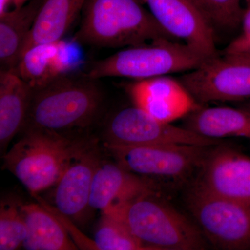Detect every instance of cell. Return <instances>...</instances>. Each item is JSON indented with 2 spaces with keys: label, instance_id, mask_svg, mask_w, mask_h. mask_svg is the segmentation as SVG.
Listing matches in <instances>:
<instances>
[{
  "label": "cell",
  "instance_id": "obj_22",
  "mask_svg": "<svg viewBox=\"0 0 250 250\" xmlns=\"http://www.w3.org/2000/svg\"><path fill=\"white\" fill-rule=\"evenodd\" d=\"M14 198L2 199L0 204V250H15L22 247L27 229L21 206Z\"/></svg>",
  "mask_w": 250,
  "mask_h": 250
},
{
  "label": "cell",
  "instance_id": "obj_6",
  "mask_svg": "<svg viewBox=\"0 0 250 250\" xmlns=\"http://www.w3.org/2000/svg\"><path fill=\"white\" fill-rule=\"evenodd\" d=\"M125 170L142 177L156 188H180L197 175L211 146L190 145L106 146Z\"/></svg>",
  "mask_w": 250,
  "mask_h": 250
},
{
  "label": "cell",
  "instance_id": "obj_7",
  "mask_svg": "<svg viewBox=\"0 0 250 250\" xmlns=\"http://www.w3.org/2000/svg\"><path fill=\"white\" fill-rule=\"evenodd\" d=\"M186 202L200 231L213 246L250 249V201L213 196L190 184Z\"/></svg>",
  "mask_w": 250,
  "mask_h": 250
},
{
  "label": "cell",
  "instance_id": "obj_15",
  "mask_svg": "<svg viewBox=\"0 0 250 250\" xmlns=\"http://www.w3.org/2000/svg\"><path fill=\"white\" fill-rule=\"evenodd\" d=\"M77 63L70 45L61 40L31 47L9 71L21 77L34 90L72 73Z\"/></svg>",
  "mask_w": 250,
  "mask_h": 250
},
{
  "label": "cell",
  "instance_id": "obj_1",
  "mask_svg": "<svg viewBox=\"0 0 250 250\" xmlns=\"http://www.w3.org/2000/svg\"><path fill=\"white\" fill-rule=\"evenodd\" d=\"M143 4L142 0H86L73 40L100 48L177 41Z\"/></svg>",
  "mask_w": 250,
  "mask_h": 250
},
{
  "label": "cell",
  "instance_id": "obj_17",
  "mask_svg": "<svg viewBox=\"0 0 250 250\" xmlns=\"http://www.w3.org/2000/svg\"><path fill=\"white\" fill-rule=\"evenodd\" d=\"M184 118V128L203 137L215 140L228 137L250 139V111L245 108L201 106Z\"/></svg>",
  "mask_w": 250,
  "mask_h": 250
},
{
  "label": "cell",
  "instance_id": "obj_21",
  "mask_svg": "<svg viewBox=\"0 0 250 250\" xmlns=\"http://www.w3.org/2000/svg\"><path fill=\"white\" fill-rule=\"evenodd\" d=\"M98 250H150L116 215L103 213L94 236Z\"/></svg>",
  "mask_w": 250,
  "mask_h": 250
},
{
  "label": "cell",
  "instance_id": "obj_18",
  "mask_svg": "<svg viewBox=\"0 0 250 250\" xmlns=\"http://www.w3.org/2000/svg\"><path fill=\"white\" fill-rule=\"evenodd\" d=\"M85 1L42 0L21 57L34 46L63 40L81 16Z\"/></svg>",
  "mask_w": 250,
  "mask_h": 250
},
{
  "label": "cell",
  "instance_id": "obj_24",
  "mask_svg": "<svg viewBox=\"0 0 250 250\" xmlns=\"http://www.w3.org/2000/svg\"><path fill=\"white\" fill-rule=\"evenodd\" d=\"M242 25L243 32L241 35L228 46L223 52V55L250 52V7L245 11Z\"/></svg>",
  "mask_w": 250,
  "mask_h": 250
},
{
  "label": "cell",
  "instance_id": "obj_13",
  "mask_svg": "<svg viewBox=\"0 0 250 250\" xmlns=\"http://www.w3.org/2000/svg\"><path fill=\"white\" fill-rule=\"evenodd\" d=\"M155 186L116 163L102 162L94 174L89 207L103 213L120 209L128 202L147 194H156Z\"/></svg>",
  "mask_w": 250,
  "mask_h": 250
},
{
  "label": "cell",
  "instance_id": "obj_4",
  "mask_svg": "<svg viewBox=\"0 0 250 250\" xmlns=\"http://www.w3.org/2000/svg\"><path fill=\"white\" fill-rule=\"evenodd\" d=\"M156 194L141 195L111 213L150 250H201L207 248L198 226Z\"/></svg>",
  "mask_w": 250,
  "mask_h": 250
},
{
  "label": "cell",
  "instance_id": "obj_10",
  "mask_svg": "<svg viewBox=\"0 0 250 250\" xmlns=\"http://www.w3.org/2000/svg\"><path fill=\"white\" fill-rule=\"evenodd\" d=\"M190 184L213 196L250 201V158L223 143L211 146Z\"/></svg>",
  "mask_w": 250,
  "mask_h": 250
},
{
  "label": "cell",
  "instance_id": "obj_12",
  "mask_svg": "<svg viewBox=\"0 0 250 250\" xmlns=\"http://www.w3.org/2000/svg\"><path fill=\"white\" fill-rule=\"evenodd\" d=\"M126 90L134 106L164 123L184 118L202 106L179 80L166 75L135 81L126 84Z\"/></svg>",
  "mask_w": 250,
  "mask_h": 250
},
{
  "label": "cell",
  "instance_id": "obj_19",
  "mask_svg": "<svg viewBox=\"0 0 250 250\" xmlns=\"http://www.w3.org/2000/svg\"><path fill=\"white\" fill-rule=\"evenodd\" d=\"M21 210L27 229V236L22 244L24 249L78 250L60 219L41 204L22 203Z\"/></svg>",
  "mask_w": 250,
  "mask_h": 250
},
{
  "label": "cell",
  "instance_id": "obj_27",
  "mask_svg": "<svg viewBox=\"0 0 250 250\" xmlns=\"http://www.w3.org/2000/svg\"><path fill=\"white\" fill-rule=\"evenodd\" d=\"M245 109L248 110V111H250V102L249 103L247 104V106H246V108H245Z\"/></svg>",
  "mask_w": 250,
  "mask_h": 250
},
{
  "label": "cell",
  "instance_id": "obj_11",
  "mask_svg": "<svg viewBox=\"0 0 250 250\" xmlns=\"http://www.w3.org/2000/svg\"><path fill=\"white\" fill-rule=\"evenodd\" d=\"M159 24L206 59L218 56L215 31L190 0H142Z\"/></svg>",
  "mask_w": 250,
  "mask_h": 250
},
{
  "label": "cell",
  "instance_id": "obj_9",
  "mask_svg": "<svg viewBox=\"0 0 250 250\" xmlns=\"http://www.w3.org/2000/svg\"><path fill=\"white\" fill-rule=\"evenodd\" d=\"M178 80L201 105L250 100V65L230 62L219 55L206 59Z\"/></svg>",
  "mask_w": 250,
  "mask_h": 250
},
{
  "label": "cell",
  "instance_id": "obj_8",
  "mask_svg": "<svg viewBox=\"0 0 250 250\" xmlns=\"http://www.w3.org/2000/svg\"><path fill=\"white\" fill-rule=\"evenodd\" d=\"M106 146H140L190 145L213 146L220 140L208 139L186 128L158 121L134 106L116 112L106 123Z\"/></svg>",
  "mask_w": 250,
  "mask_h": 250
},
{
  "label": "cell",
  "instance_id": "obj_26",
  "mask_svg": "<svg viewBox=\"0 0 250 250\" xmlns=\"http://www.w3.org/2000/svg\"><path fill=\"white\" fill-rule=\"evenodd\" d=\"M223 58L230 62L250 65V52L232 54H224Z\"/></svg>",
  "mask_w": 250,
  "mask_h": 250
},
{
  "label": "cell",
  "instance_id": "obj_14",
  "mask_svg": "<svg viewBox=\"0 0 250 250\" xmlns=\"http://www.w3.org/2000/svg\"><path fill=\"white\" fill-rule=\"evenodd\" d=\"M100 163L94 146L72 161L54 185L56 210L67 218H80L90 208L92 183Z\"/></svg>",
  "mask_w": 250,
  "mask_h": 250
},
{
  "label": "cell",
  "instance_id": "obj_23",
  "mask_svg": "<svg viewBox=\"0 0 250 250\" xmlns=\"http://www.w3.org/2000/svg\"><path fill=\"white\" fill-rule=\"evenodd\" d=\"M214 31H229L242 24L241 0H190Z\"/></svg>",
  "mask_w": 250,
  "mask_h": 250
},
{
  "label": "cell",
  "instance_id": "obj_2",
  "mask_svg": "<svg viewBox=\"0 0 250 250\" xmlns=\"http://www.w3.org/2000/svg\"><path fill=\"white\" fill-rule=\"evenodd\" d=\"M104 95L98 80L67 74L33 90L23 129L64 134L93 124L103 113Z\"/></svg>",
  "mask_w": 250,
  "mask_h": 250
},
{
  "label": "cell",
  "instance_id": "obj_25",
  "mask_svg": "<svg viewBox=\"0 0 250 250\" xmlns=\"http://www.w3.org/2000/svg\"><path fill=\"white\" fill-rule=\"evenodd\" d=\"M30 0H0V16L24 6Z\"/></svg>",
  "mask_w": 250,
  "mask_h": 250
},
{
  "label": "cell",
  "instance_id": "obj_20",
  "mask_svg": "<svg viewBox=\"0 0 250 250\" xmlns=\"http://www.w3.org/2000/svg\"><path fill=\"white\" fill-rule=\"evenodd\" d=\"M42 0H30L0 16L1 70L14 69L25 45Z\"/></svg>",
  "mask_w": 250,
  "mask_h": 250
},
{
  "label": "cell",
  "instance_id": "obj_16",
  "mask_svg": "<svg viewBox=\"0 0 250 250\" xmlns=\"http://www.w3.org/2000/svg\"><path fill=\"white\" fill-rule=\"evenodd\" d=\"M33 88L11 71H0V147L6 149L23 129L32 97Z\"/></svg>",
  "mask_w": 250,
  "mask_h": 250
},
{
  "label": "cell",
  "instance_id": "obj_3",
  "mask_svg": "<svg viewBox=\"0 0 250 250\" xmlns=\"http://www.w3.org/2000/svg\"><path fill=\"white\" fill-rule=\"evenodd\" d=\"M93 142L41 129H27L4 154V167L31 195L53 187L69 165Z\"/></svg>",
  "mask_w": 250,
  "mask_h": 250
},
{
  "label": "cell",
  "instance_id": "obj_5",
  "mask_svg": "<svg viewBox=\"0 0 250 250\" xmlns=\"http://www.w3.org/2000/svg\"><path fill=\"white\" fill-rule=\"evenodd\" d=\"M206 59L184 42L161 40L128 47L106 58L94 61L83 75L98 80L106 77L143 80L190 71Z\"/></svg>",
  "mask_w": 250,
  "mask_h": 250
}]
</instances>
